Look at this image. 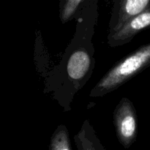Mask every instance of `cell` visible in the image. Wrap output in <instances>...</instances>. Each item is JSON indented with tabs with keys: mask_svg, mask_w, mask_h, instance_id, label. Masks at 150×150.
<instances>
[{
	"mask_svg": "<svg viewBox=\"0 0 150 150\" xmlns=\"http://www.w3.org/2000/svg\"><path fill=\"white\" fill-rule=\"evenodd\" d=\"M150 66V43L144 45L117 62L98 81L90 96H103L114 91Z\"/></svg>",
	"mask_w": 150,
	"mask_h": 150,
	"instance_id": "1",
	"label": "cell"
},
{
	"mask_svg": "<svg viewBox=\"0 0 150 150\" xmlns=\"http://www.w3.org/2000/svg\"><path fill=\"white\" fill-rule=\"evenodd\" d=\"M52 150H70L67 129L63 124L59 125L51 138Z\"/></svg>",
	"mask_w": 150,
	"mask_h": 150,
	"instance_id": "7",
	"label": "cell"
},
{
	"mask_svg": "<svg viewBox=\"0 0 150 150\" xmlns=\"http://www.w3.org/2000/svg\"><path fill=\"white\" fill-rule=\"evenodd\" d=\"M114 124L120 141L129 145L136 137L138 119L136 107L127 98H122L114 112Z\"/></svg>",
	"mask_w": 150,
	"mask_h": 150,
	"instance_id": "2",
	"label": "cell"
},
{
	"mask_svg": "<svg viewBox=\"0 0 150 150\" xmlns=\"http://www.w3.org/2000/svg\"><path fill=\"white\" fill-rule=\"evenodd\" d=\"M83 0H59V16L62 24L71 20Z\"/></svg>",
	"mask_w": 150,
	"mask_h": 150,
	"instance_id": "6",
	"label": "cell"
},
{
	"mask_svg": "<svg viewBox=\"0 0 150 150\" xmlns=\"http://www.w3.org/2000/svg\"><path fill=\"white\" fill-rule=\"evenodd\" d=\"M92 69V60L90 54L84 49H79L70 56L67 64L69 78L73 82H81L87 79Z\"/></svg>",
	"mask_w": 150,
	"mask_h": 150,
	"instance_id": "5",
	"label": "cell"
},
{
	"mask_svg": "<svg viewBox=\"0 0 150 150\" xmlns=\"http://www.w3.org/2000/svg\"><path fill=\"white\" fill-rule=\"evenodd\" d=\"M149 28H150V6L127 21L117 32L108 35V44L111 47L125 45L130 42L139 32Z\"/></svg>",
	"mask_w": 150,
	"mask_h": 150,
	"instance_id": "3",
	"label": "cell"
},
{
	"mask_svg": "<svg viewBox=\"0 0 150 150\" xmlns=\"http://www.w3.org/2000/svg\"><path fill=\"white\" fill-rule=\"evenodd\" d=\"M150 6V0H119L115 4L110 21L109 35L114 33L125 23Z\"/></svg>",
	"mask_w": 150,
	"mask_h": 150,
	"instance_id": "4",
	"label": "cell"
}]
</instances>
